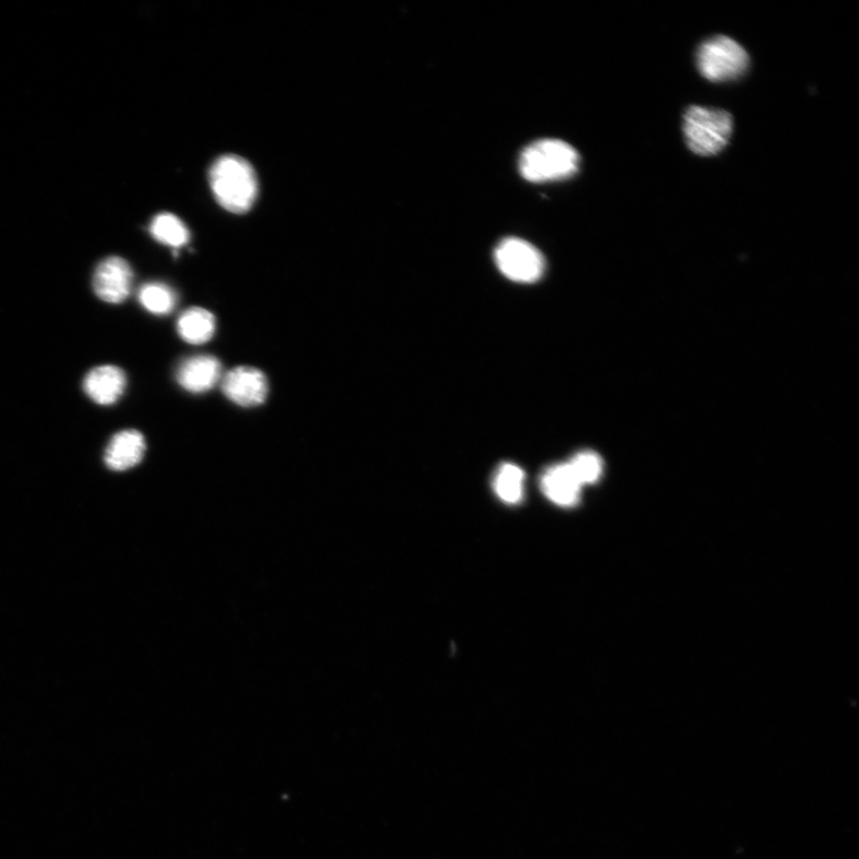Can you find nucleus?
<instances>
[{"label":"nucleus","mask_w":859,"mask_h":859,"mask_svg":"<svg viewBox=\"0 0 859 859\" xmlns=\"http://www.w3.org/2000/svg\"><path fill=\"white\" fill-rule=\"evenodd\" d=\"M146 452L144 434L136 430H125L116 433L106 445L104 461L106 466L116 472H124L138 466Z\"/></svg>","instance_id":"10"},{"label":"nucleus","mask_w":859,"mask_h":859,"mask_svg":"<svg viewBox=\"0 0 859 859\" xmlns=\"http://www.w3.org/2000/svg\"><path fill=\"white\" fill-rule=\"evenodd\" d=\"M149 230L157 241L174 249L184 247L190 239L189 230L183 222L169 213L156 216Z\"/></svg>","instance_id":"14"},{"label":"nucleus","mask_w":859,"mask_h":859,"mask_svg":"<svg viewBox=\"0 0 859 859\" xmlns=\"http://www.w3.org/2000/svg\"><path fill=\"white\" fill-rule=\"evenodd\" d=\"M223 377V368L219 360L201 354L183 361L177 370L176 378L182 388L190 393H204L211 391Z\"/></svg>","instance_id":"8"},{"label":"nucleus","mask_w":859,"mask_h":859,"mask_svg":"<svg viewBox=\"0 0 859 859\" xmlns=\"http://www.w3.org/2000/svg\"><path fill=\"white\" fill-rule=\"evenodd\" d=\"M524 481L525 474L520 467L513 463H502L494 481L497 496L511 506L521 502L524 497Z\"/></svg>","instance_id":"13"},{"label":"nucleus","mask_w":859,"mask_h":859,"mask_svg":"<svg viewBox=\"0 0 859 859\" xmlns=\"http://www.w3.org/2000/svg\"><path fill=\"white\" fill-rule=\"evenodd\" d=\"M132 286L133 271L124 258L109 257L94 271L93 291L104 303H124Z\"/></svg>","instance_id":"7"},{"label":"nucleus","mask_w":859,"mask_h":859,"mask_svg":"<svg viewBox=\"0 0 859 859\" xmlns=\"http://www.w3.org/2000/svg\"><path fill=\"white\" fill-rule=\"evenodd\" d=\"M580 157L569 144L544 139L528 146L520 158V171L529 182L569 179L579 170Z\"/></svg>","instance_id":"2"},{"label":"nucleus","mask_w":859,"mask_h":859,"mask_svg":"<svg viewBox=\"0 0 859 859\" xmlns=\"http://www.w3.org/2000/svg\"><path fill=\"white\" fill-rule=\"evenodd\" d=\"M126 374L114 365L94 368L84 380L88 397L99 405H113L125 393Z\"/></svg>","instance_id":"11"},{"label":"nucleus","mask_w":859,"mask_h":859,"mask_svg":"<svg viewBox=\"0 0 859 859\" xmlns=\"http://www.w3.org/2000/svg\"><path fill=\"white\" fill-rule=\"evenodd\" d=\"M568 465L581 486L597 483L601 479L603 473L602 459L594 452L576 454L568 462Z\"/></svg>","instance_id":"16"},{"label":"nucleus","mask_w":859,"mask_h":859,"mask_svg":"<svg viewBox=\"0 0 859 859\" xmlns=\"http://www.w3.org/2000/svg\"><path fill=\"white\" fill-rule=\"evenodd\" d=\"M581 487L568 462L550 467L541 477V488L544 496L558 507L577 506L581 496Z\"/></svg>","instance_id":"9"},{"label":"nucleus","mask_w":859,"mask_h":859,"mask_svg":"<svg viewBox=\"0 0 859 859\" xmlns=\"http://www.w3.org/2000/svg\"><path fill=\"white\" fill-rule=\"evenodd\" d=\"M700 74L712 83H728L744 77L749 68L745 48L727 36L708 38L698 49Z\"/></svg>","instance_id":"4"},{"label":"nucleus","mask_w":859,"mask_h":859,"mask_svg":"<svg viewBox=\"0 0 859 859\" xmlns=\"http://www.w3.org/2000/svg\"><path fill=\"white\" fill-rule=\"evenodd\" d=\"M733 117L715 108L692 105L683 117V133L691 152L702 157L724 151L733 134Z\"/></svg>","instance_id":"3"},{"label":"nucleus","mask_w":859,"mask_h":859,"mask_svg":"<svg viewBox=\"0 0 859 859\" xmlns=\"http://www.w3.org/2000/svg\"><path fill=\"white\" fill-rule=\"evenodd\" d=\"M142 306L156 316H167L174 309L177 295L169 285L162 283H147L139 292Z\"/></svg>","instance_id":"15"},{"label":"nucleus","mask_w":859,"mask_h":859,"mask_svg":"<svg viewBox=\"0 0 859 859\" xmlns=\"http://www.w3.org/2000/svg\"><path fill=\"white\" fill-rule=\"evenodd\" d=\"M226 397L241 407L262 405L268 397V378L263 372L252 366H238L222 380Z\"/></svg>","instance_id":"6"},{"label":"nucleus","mask_w":859,"mask_h":859,"mask_svg":"<svg viewBox=\"0 0 859 859\" xmlns=\"http://www.w3.org/2000/svg\"><path fill=\"white\" fill-rule=\"evenodd\" d=\"M211 187L221 206L236 214L250 211L258 195L251 163L237 156H225L213 163Z\"/></svg>","instance_id":"1"},{"label":"nucleus","mask_w":859,"mask_h":859,"mask_svg":"<svg viewBox=\"0 0 859 859\" xmlns=\"http://www.w3.org/2000/svg\"><path fill=\"white\" fill-rule=\"evenodd\" d=\"M501 274L518 283H534L543 276V255L530 242L520 238H507L498 244L495 252Z\"/></svg>","instance_id":"5"},{"label":"nucleus","mask_w":859,"mask_h":859,"mask_svg":"<svg viewBox=\"0 0 859 859\" xmlns=\"http://www.w3.org/2000/svg\"><path fill=\"white\" fill-rule=\"evenodd\" d=\"M215 330V317L210 310L200 307L185 310L177 321V331L189 344L200 346L210 342Z\"/></svg>","instance_id":"12"}]
</instances>
